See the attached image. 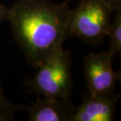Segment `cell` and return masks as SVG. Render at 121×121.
Here are the masks:
<instances>
[{"label":"cell","mask_w":121,"mask_h":121,"mask_svg":"<svg viewBox=\"0 0 121 121\" xmlns=\"http://www.w3.org/2000/svg\"><path fill=\"white\" fill-rule=\"evenodd\" d=\"M69 0H17L10 9L8 21L16 42L35 68L62 47L68 37L71 9Z\"/></svg>","instance_id":"obj_1"},{"label":"cell","mask_w":121,"mask_h":121,"mask_svg":"<svg viewBox=\"0 0 121 121\" xmlns=\"http://www.w3.org/2000/svg\"><path fill=\"white\" fill-rule=\"evenodd\" d=\"M71 68V54L62 46L43 60L25 85L42 96L69 98L73 84Z\"/></svg>","instance_id":"obj_2"},{"label":"cell","mask_w":121,"mask_h":121,"mask_svg":"<svg viewBox=\"0 0 121 121\" xmlns=\"http://www.w3.org/2000/svg\"><path fill=\"white\" fill-rule=\"evenodd\" d=\"M115 10L104 0H80L71 9L68 36L80 39L90 44H97L107 36Z\"/></svg>","instance_id":"obj_3"},{"label":"cell","mask_w":121,"mask_h":121,"mask_svg":"<svg viewBox=\"0 0 121 121\" xmlns=\"http://www.w3.org/2000/svg\"><path fill=\"white\" fill-rule=\"evenodd\" d=\"M112 55L108 51L91 53L84 58V76L89 93L95 95L114 94L120 74L112 67Z\"/></svg>","instance_id":"obj_4"},{"label":"cell","mask_w":121,"mask_h":121,"mask_svg":"<svg viewBox=\"0 0 121 121\" xmlns=\"http://www.w3.org/2000/svg\"><path fill=\"white\" fill-rule=\"evenodd\" d=\"M26 108L29 121H73L76 107L69 98L44 97Z\"/></svg>","instance_id":"obj_5"},{"label":"cell","mask_w":121,"mask_h":121,"mask_svg":"<svg viewBox=\"0 0 121 121\" xmlns=\"http://www.w3.org/2000/svg\"><path fill=\"white\" fill-rule=\"evenodd\" d=\"M119 96L83 94V101L75 112L73 121H112Z\"/></svg>","instance_id":"obj_6"},{"label":"cell","mask_w":121,"mask_h":121,"mask_svg":"<svg viewBox=\"0 0 121 121\" xmlns=\"http://www.w3.org/2000/svg\"><path fill=\"white\" fill-rule=\"evenodd\" d=\"M108 28L107 36L109 37L108 51L114 57L121 50V8L115 10Z\"/></svg>","instance_id":"obj_7"},{"label":"cell","mask_w":121,"mask_h":121,"mask_svg":"<svg viewBox=\"0 0 121 121\" xmlns=\"http://www.w3.org/2000/svg\"><path fill=\"white\" fill-rule=\"evenodd\" d=\"M21 108H24L13 105L7 99L0 83V121L13 120L15 112Z\"/></svg>","instance_id":"obj_8"},{"label":"cell","mask_w":121,"mask_h":121,"mask_svg":"<svg viewBox=\"0 0 121 121\" xmlns=\"http://www.w3.org/2000/svg\"><path fill=\"white\" fill-rule=\"evenodd\" d=\"M9 12H10V9L7 8L0 2V23L8 21Z\"/></svg>","instance_id":"obj_9"},{"label":"cell","mask_w":121,"mask_h":121,"mask_svg":"<svg viewBox=\"0 0 121 121\" xmlns=\"http://www.w3.org/2000/svg\"><path fill=\"white\" fill-rule=\"evenodd\" d=\"M114 10L121 8V0H104Z\"/></svg>","instance_id":"obj_10"}]
</instances>
